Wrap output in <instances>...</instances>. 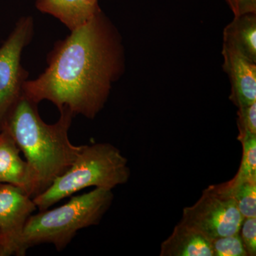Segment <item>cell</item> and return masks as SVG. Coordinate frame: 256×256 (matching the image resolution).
Masks as SVG:
<instances>
[{"instance_id":"obj_1","label":"cell","mask_w":256,"mask_h":256,"mask_svg":"<svg viewBox=\"0 0 256 256\" xmlns=\"http://www.w3.org/2000/svg\"><path fill=\"white\" fill-rule=\"evenodd\" d=\"M124 58L118 32L100 10L57 44L45 72L25 82L23 96L35 104L50 101L60 110L66 108L74 116L94 119L122 75Z\"/></svg>"},{"instance_id":"obj_2","label":"cell","mask_w":256,"mask_h":256,"mask_svg":"<svg viewBox=\"0 0 256 256\" xmlns=\"http://www.w3.org/2000/svg\"><path fill=\"white\" fill-rule=\"evenodd\" d=\"M37 105L22 95L2 127L10 132L26 158L34 184V197L66 172L82 148L69 140L74 116L68 108L60 109L58 120L50 124L40 117Z\"/></svg>"},{"instance_id":"obj_3","label":"cell","mask_w":256,"mask_h":256,"mask_svg":"<svg viewBox=\"0 0 256 256\" xmlns=\"http://www.w3.org/2000/svg\"><path fill=\"white\" fill-rule=\"evenodd\" d=\"M114 198L112 190L95 188L84 194L72 196L67 203L57 208L32 214L24 230V256L30 248L43 244H52L62 252L79 230L98 225Z\"/></svg>"},{"instance_id":"obj_4","label":"cell","mask_w":256,"mask_h":256,"mask_svg":"<svg viewBox=\"0 0 256 256\" xmlns=\"http://www.w3.org/2000/svg\"><path fill=\"white\" fill-rule=\"evenodd\" d=\"M130 176L128 160L118 148L110 143L86 144L68 170L33 201L38 210H46L90 186L112 190L127 183Z\"/></svg>"},{"instance_id":"obj_5","label":"cell","mask_w":256,"mask_h":256,"mask_svg":"<svg viewBox=\"0 0 256 256\" xmlns=\"http://www.w3.org/2000/svg\"><path fill=\"white\" fill-rule=\"evenodd\" d=\"M242 220L226 182L204 190L194 204L184 208L181 220L212 240L238 234Z\"/></svg>"},{"instance_id":"obj_6","label":"cell","mask_w":256,"mask_h":256,"mask_svg":"<svg viewBox=\"0 0 256 256\" xmlns=\"http://www.w3.org/2000/svg\"><path fill=\"white\" fill-rule=\"evenodd\" d=\"M33 30L32 18H20L0 47V130L10 110L23 95L28 74L22 66L21 56L31 40Z\"/></svg>"},{"instance_id":"obj_7","label":"cell","mask_w":256,"mask_h":256,"mask_svg":"<svg viewBox=\"0 0 256 256\" xmlns=\"http://www.w3.org/2000/svg\"><path fill=\"white\" fill-rule=\"evenodd\" d=\"M36 208L33 198L21 188L8 184L0 185V234L4 256H24V230Z\"/></svg>"},{"instance_id":"obj_8","label":"cell","mask_w":256,"mask_h":256,"mask_svg":"<svg viewBox=\"0 0 256 256\" xmlns=\"http://www.w3.org/2000/svg\"><path fill=\"white\" fill-rule=\"evenodd\" d=\"M222 56L230 84V100L237 108L256 102V63L224 44Z\"/></svg>"},{"instance_id":"obj_9","label":"cell","mask_w":256,"mask_h":256,"mask_svg":"<svg viewBox=\"0 0 256 256\" xmlns=\"http://www.w3.org/2000/svg\"><path fill=\"white\" fill-rule=\"evenodd\" d=\"M18 149L10 132L0 130V183L21 188L33 198L34 184L30 166L20 156Z\"/></svg>"},{"instance_id":"obj_10","label":"cell","mask_w":256,"mask_h":256,"mask_svg":"<svg viewBox=\"0 0 256 256\" xmlns=\"http://www.w3.org/2000/svg\"><path fill=\"white\" fill-rule=\"evenodd\" d=\"M161 256H213L210 240L182 220L162 242Z\"/></svg>"},{"instance_id":"obj_11","label":"cell","mask_w":256,"mask_h":256,"mask_svg":"<svg viewBox=\"0 0 256 256\" xmlns=\"http://www.w3.org/2000/svg\"><path fill=\"white\" fill-rule=\"evenodd\" d=\"M36 8L60 20L70 32L90 21L101 10L98 2L94 0H36Z\"/></svg>"},{"instance_id":"obj_12","label":"cell","mask_w":256,"mask_h":256,"mask_svg":"<svg viewBox=\"0 0 256 256\" xmlns=\"http://www.w3.org/2000/svg\"><path fill=\"white\" fill-rule=\"evenodd\" d=\"M223 44L256 63V13L234 16L224 28Z\"/></svg>"},{"instance_id":"obj_13","label":"cell","mask_w":256,"mask_h":256,"mask_svg":"<svg viewBox=\"0 0 256 256\" xmlns=\"http://www.w3.org/2000/svg\"><path fill=\"white\" fill-rule=\"evenodd\" d=\"M230 193L242 218L256 217V182L228 181Z\"/></svg>"},{"instance_id":"obj_14","label":"cell","mask_w":256,"mask_h":256,"mask_svg":"<svg viewBox=\"0 0 256 256\" xmlns=\"http://www.w3.org/2000/svg\"><path fill=\"white\" fill-rule=\"evenodd\" d=\"M238 140L242 144V158L233 178L236 182H256V134L244 133L238 136Z\"/></svg>"},{"instance_id":"obj_15","label":"cell","mask_w":256,"mask_h":256,"mask_svg":"<svg viewBox=\"0 0 256 256\" xmlns=\"http://www.w3.org/2000/svg\"><path fill=\"white\" fill-rule=\"evenodd\" d=\"M213 256H248L239 234L210 240Z\"/></svg>"},{"instance_id":"obj_16","label":"cell","mask_w":256,"mask_h":256,"mask_svg":"<svg viewBox=\"0 0 256 256\" xmlns=\"http://www.w3.org/2000/svg\"><path fill=\"white\" fill-rule=\"evenodd\" d=\"M248 256H256V217L244 218L238 232Z\"/></svg>"},{"instance_id":"obj_17","label":"cell","mask_w":256,"mask_h":256,"mask_svg":"<svg viewBox=\"0 0 256 256\" xmlns=\"http://www.w3.org/2000/svg\"><path fill=\"white\" fill-rule=\"evenodd\" d=\"M238 108L237 126L238 136L244 133L256 134V102Z\"/></svg>"},{"instance_id":"obj_18","label":"cell","mask_w":256,"mask_h":256,"mask_svg":"<svg viewBox=\"0 0 256 256\" xmlns=\"http://www.w3.org/2000/svg\"><path fill=\"white\" fill-rule=\"evenodd\" d=\"M234 16L256 13V0H225Z\"/></svg>"},{"instance_id":"obj_19","label":"cell","mask_w":256,"mask_h":256,"mask_svg":"<svg viewBox=\"0 0 256 256\" xmlns=\"http://www.w3.org/2000/svg\"><path fill=\"white\" fill-rule=\"evenodd\" d=\"M0 256H4V247H3L2 239L0 234Z\"/></svg>"},{"instance_id":"obj_20","label":"cell","mask_w":256,"mask_h":256,"mask_svg":"<svg viewBox=\"0 0 256 256\" xmlns=\"http://www.w3.org/2000/svg\"><path fill=\"white\" fill-rule=\"evenodd\" d=\"M94 1H97V2H98V0H94Z\"/></svg>"},{"instance_id":"obj_21","label":"cell","mask_w":256,"mask_h":256,"mask_svg":"<svg viewBox=\"0 0 256 256\" xmlns=\"http://www.w3.org/2000/svg\"><path fill=\"white\" fill-rule=\"evenodd\" d=\"M1 184H1V183H0V185H1Z\"/></svg>"}]
</instances>
